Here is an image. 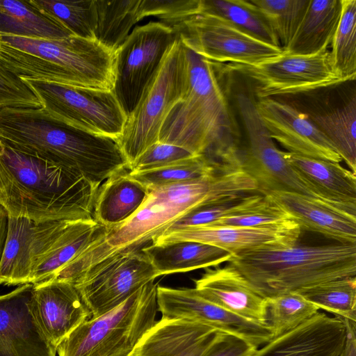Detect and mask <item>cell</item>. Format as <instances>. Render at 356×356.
<instances>
[{"label": "cell", "instance_id": "1", "mask_svg": "<svg viewBox=\"0 0 356 356\" xmlns=\"http://www.w3.org/2000/svg\"><path fill=\"white\" fill-rule=\"evenodd\" d=\"M147 188L148 195L137 212L121 224L104 227L83 251L60 270L61 279L74 282L110 256L142 251L177 220L197 207L259 192L257 182L239 161H227L197 179Z\"/></svg>", "mask_w": 356, "mask_h": 356}, {"label": "cell", "instance_id": "2", "mask_svg": "<svg viewBox=\"0 0 356 356\" xmlns=\"http://www.w3.org/2000/svg\"><path fill=\"white\" fill-rule=\"evenodd\" d=\"M97 186L82 175L0 139V204L37 222L88 220Z\"/></svg>", "mask_w": 356, "mask_h": 356}, {"label": "cell", "instance_id": "3", "mask_svg": "<svg viewBox=\"0 0 356 356\" xmlns=\"http://www.w3.org/2000/svg\"><path fill=\"white\" fill-rule=\"evenodd\" d=\"M0 139L75 172L97 187L114 174L129 169L117 140L67 124L42 106L1 109Z\"/></svg>", "mask_w": 356, "mask_h": 356}, {"label": "cell", "instance_id": "4", "mask_svg": "<svg viewBox=\"0 0 356 356\" xmlns=\"http://www.w3.org/2000/svg\"><path fill=\"white\" fill-rule=\"evenodd\" d=\"M0 65L21 79L113 90L115 51L97 40L0 35Z\"/></svg>", "mask_w": 356, "mask_h": 356}, {"label": "cell", "instance_id": "5", "mask_svg": "<svg viewBox=\"0 0 356 356\" xmlns=\"http://www.w3.org/2000/svg\"><path fill=\"white\" fill-rule=\"evenodd\" d=\"M265 298L356 275V244L298 245L233 255L228 261Z\"/></svg>", "mask_w": 356, "mask_h": 356}, {"label": "cell", "instance_id": "6", "mask_svg": "<svg viewBox=\"0 0 356 356\" xmlns=\"http://www.w3.org/2000/svg\"><path fill=\"white\" fill-rule=\"evenodd\" d=\"M183 47L186 67L185 92L166 117L159 142L181 147L195 155L214 156L234 145L225 138L232 123L216 63L184 44Z\"/></svg>", "mask_w": 356, "mask_h": 356}, {"label": "cell", "instance_id": "7", "mask_svg": "<svg viewBox=\"0 0 356 356\" xmlns=\"http://www.w3.org/2000/svg\"><path fill=\"white\" fill-rule=\"evenodd\" d=\"M158 284L152 281L113 309L86 320L57 346L58 356H130L156 323Z\"/></svg>", "mask_w": 356, "mask_h": 356}, {"label": "cell", "instance_id": "8", "mask_svg": "<svg viewBox=\"0 0 356 356\" xmlns=\"http://www.w3.org/2000/svg\"><path fill=\"white\" fill-rule=\"evenodd\" d=\"M186 86V60L183 44L178 38L169 47L136 107L127 115L122 135L118 140L129 170L139 156L159 141L162 125L171 110L182 99Z\"/></svg>", "mask_w": 356, "mask_h": 356}, {"label": "cell", "instance_id": "9", "mask_svg": "<svg viewBox=\"0 0 356 356\" xmlns=\"http://www.w3.org/2000/svg\"><path fill=\"white\" fill-rule=\"evenodd\" d=\"M41 106L58 120L80 130L118 140L127 115L113 90L22 79Z\"/></svg>", "mask_w": 356, "mask_h": 356}, {"label": "cell", "instance_id": "10", "mask_svg": "<svg viewBox=\"0 0 356 356\" xmlns=\"http://www.w3.org/2000/svg\"><path fill=\"white\" fill-rule=\"evenodd\" d=\"M177 38L170 26L151 21L135 27L115 51L113 92L127 115Z\"/></svg>", "mask_w": 356, "mask_h": 356}, {"label": "cell", "instance_id": "11", "mask_svg": "<svg viewBox=\"0 0 356 356\" xmlns=\"http://www.w3.org/2000/svg\"><path fill=\"white\" fill-rule=\"evenodd\" d=\"M170 26L185 47L216 63L252 65L284 52L282 47L263 42L212 15L196 14Z\"/></svg>", "mask_w": 356, "mask_h": 356}, {"label": "cell", "instance_id": "12", "mask_svg": "<svg viewBox=\"0 0 356 356\" xmlns=\"http://www.w3.org/2000/svg\"><path fill=\"white\" fill-rule=\"evenodd\" d=\"M237 104L247 136V145L243 149L239 148V157L244 170L257 182L259 191H291L325 202L299 177L285 157V152L277 147L258 113L255 102L239 94Z\"/></svg>", "mask_w": 356, "mask_h": 356}, {"label": "cell", "instance_id": "13", "mask_svg": "<svg viewBox=\"0 0 356 356\" xmlns=\"http://www.w3.org/2000/svg\"><path fill=\"white\" fill-rule=\"evenodd\" d=\"M159 277L142 251L115 254L89 267L72 283L91 314L97 317L118 307Z\"/></svg>", "mask_w": 356, "mask_h": 356}, {"label": "cell", "instance_id": "14", "mask_svg": "<svg viewBox=\"0 0 356 356\" xmlns=\"http://www.w3.org/2000/svg\"><path fill=\"white\" fill-rule=\"evenodd\" d=\"M229 66L254 81L259 99L309 92L345 82L334 70L327 49L312 55H293L284 51L259 64Z\"/></svg>", "mask_w": 356, "mask_h": 356}, {"label": "cell", "instance_id": "15", "mask_svg": "<svg viewBox=\"0 0 356 356\" xmlns=\"http://www.w3.org/2000/svg\"><path fill=\"white\" fill-rule=\"evenodd\" d=\"M158 312L167 319H189L240 338L259 348L274 338L266 323L244 318L202 297L194 288L157 286Z\"/></svg>", "mask_w": 356, "mask_h": 356}, {"label": "cell", "instance_id": "16", "mask_svg": "<svg viewBox=\"0 0 356 356\" xmlns=\"http://www.w3.org/2000/svg\"><path fill=\"white\" fill-rule=\"evenodd\" d=\"M301 229L293 220L254 227L191 226L166 232L153 243L193 241L222 248L233 255L252 250L285 248L297 243Z\"/></svg>", "mask_w": 356, "mask_h": 356}, {"label": "cell", "instance_id": "17", "mask_svg": "<svg viewBox=\"0 0 356 356\" xmlns=\"http://www.w3.org/2000/svg\"><path fill=\"white\" fill-rule=\"evenodd\" d=\"M255 106L270 137L288 152L339 163L342 161L308 115L273 98L259 99Z\"/></svg>", "mask_w": 356, "mask_h": 356}, {"label": "cell", "instance_id": "18", "mask_svg": "<svg viewBox=\"0 0 356 356\" xmlns=\"http://www.w3.org/2000/svg\"><path fill=\"white\" fill-rule=\"evenodd\" d=\"M33 285L31 315L44 339L56 349L91 314L71 282L51 280Z\"/></svg>", "mask_w": 356, "mask_h": 356}, {"label": "cell", "instance_id": "19", "mask_svg": "<svg viewBox=\"0 0 356 356\" xmlns=\"http://www.w3.org/2000/svg\"><path fill=\"white\" fill-rule=\"evenodd\" d=\"M33 288L27 283L0 295V356H56L31 315Z\"/></svg>", "mask_w": 356, "mask_h": 356}, {"label": "cell", "instance_id": "20", "mask_svg": "<svg viewBox=\"0 0 356 356\" xmlns=\"http://www.w3.org/2000/svg\"><path fill=\"white\" fill-rule=\"evenodd\" d=\"M345 338L340 317L318 312L261 346L253 356H341Z\"/></svg>", "mask_w": 356, "mask_h": 356}, {"label": "cell", "instance_id": "21", "mask_svg": "<svg viewBox=\"0 0 356 356\" xmlns=\"http://www.w3.org/2000/svg\"><path fill=\"white\" fill-rule=\"evenodd\" d=\"M193 282L195 291L207 300L244 318L266 323V298L233 265L205 268Z\"/></svg>", "mask_w": 356, "mask_h": 356}, {"label": "cell", "instance_id": "22", "mask_svg": "<svg viewBox=\"0 0 356 356\" xmlns=\"http://www.w3.org/2000/svg\"><path fill=\"white\" fill-rule=\"evenodd\" d=\"M222 332L199 321L161 318L143 337L133 356H203Z\"/></svg>", "mask_w": 356, "mask_h": 356}, {"label": "cell", "instance_id": "23", "mask_svg": "<svg viewBox=\"0 0 356 356\" xmlns=\"http://www.w3.org/2000/svg\"><path fill=\"white\" fill-rule=\"evenodd\" d=\"M301 229L321 234L341 243L356 244V216L320 200L286 191L266 193Z\"/></svg>", "mask_w": 356, "mask_h": 356}, {"label": "cell", "instance_id": "24", "mask_svg": "<svg viewBox=\"0 0 356 356\" xmlns=\"http://www.w3.org/2000/svg\"><path fill=\"white\" fill-rule=\"evenodd\" d=\"M285 157L323 200L356 216V174L339 163L288 152Z\"/></svg>", "mask_w": 356, "mask_h": 356}, {"label": "cell", "instance_id": "25", "mask_svg": "<svg viewBox=\"0 0 356 356\" xmlns=\"http://www.w3.org/2000/svg\"><path fill=\"white\" fill-rule=\"evenodd\" d=\"M159 276L216 267L233 254L216 246L193 241L152 243L142 250Z\"/></svg>", "mask_w": 356, "mask_h": 356}, {"label": "cell", "instance_id": "26", "mask_svg": "<svg viewBox=\"0 0 356 356\" xmlns=\"http://www.w3.org/2000/svg\"><path fill=\"white\" fill-rule=\"evenodd\" d=\"M147 195V186L131 177L125 170L117 172L99 186L92 218L105 227L121 224L137 212Z\"/></svg>", "mask_w": 356, "mask_h": 356}, {"label": "cell", "instance_id": "27", "mask_svg": "<svg viewBox=\"0 0 356 356\" xmlns=\"http://www.w3.org/2000/svg\"><path fill=\"white\" fill-rule=\"evenodd\" d=\"M93 218L70 220L48 248L31 265L30 283L51 280L83 251L103 229Z\"/></svg>", "mask_w": 356, "mask_h": 356}, {"label": "cell", "instance_id": "28", "mask_svg": "<svg viewBox=\"0 0 356 356\" xmlns=\"http://www.w3.org/2000/svg\"><path fill=\"white\" fill-rule=\"evenodd\" d=\"M341 0H309L293 37L284 51L312 55L327 49L341 14Z\"/></svg>", "mask_w": 356, "mask_h": 356}, {"label": "cell", "instance_id": "29", "mask_svg": "<svg viewBox=\"0 0 356 356\" xmlns=\"http://www.w3.org/2000/svg\"><path fill=\"white\" fill-rule=\"evenodd\" d=\"M0 35L56 40L73 35L31 0H0Z\"/></svg>", "mask_w": 356, "mask_h": 356}, {"label": "cell", "instance_id": "30", "mask_svg": "<svg viewBox=\"0 0 356 356\" xmlns=\"http://www.w3.org/2000/svg\"><path fill=\"white\" fill-rule=\"evenodd\" d=\"M36 222L8 216V230L0 263V284L30 283V247Z\"/></svg>", "mask_w": 356, "mask_h": 356}, {"label": "cell", "instance_id": "31", "mask_svg": "<svg viewBox=\"0 0 356 356\" xmlns=\"http://www.w3.org/2000/svg\"><path fill=\"white\" fill-rule=\"evenodd\" d=\"M140 0H94L95 40L115 51L141 20Z\"/></svg>", "mask_w": 356, "mask_h": 356}, {"label": "cell", "instance_id": "32", "mask_svg": "<svg viewBox=\"0 0 356 356\" xmlns=\"http://www.w3.org/2000/svg\"><path fill=\"white\" fill-rule=\"evenodd\" d=\"M200 13L219 17L263 42L281 47L270 24L249 0H198Z\"/></svg>", "mask_w": 356, "mask_h": 356}, {"label": "cell", "instance_id": "33", "mask_svg": "<svg viewBox=\"0 0 356 356\" xmlns=\"http://www.w3.org/2000/svg\"><path fill=\"white\" fill-rule=\"evenodd\" d=\"M356 174V99L330 112L309 115Z\"/></svg>", "mask_w": 356, "mask_h": 356}, {"label": "cell", "instance_id": "34", "mask_svg": "<svg viewBox=\"0 0 356 356\" xmlns=\"http://www.w3.org/2000/svg\"><path fill=\"white\" fill-rule=\"evenodd\" d=\"M233 156V154L222 157L197 154L156 169L129 171V175L147 187L188 181L214 172Z\"/></svg>", "mask_w": 356, "mask_h": 356}, {"label": "cell", "instance_id": "35", "mask_svg": "<svg viewBox=\"0 0 356 356\" xmlns=\"http://www.w3.org/2000/svg\"><path fill=\"white\" fill-rule=\"evenodd\" d=\"M341 5L330 55L334 70L347 81L356 76V0H341Z\"/></svg>", "mask_w": 356, "mask_h": 356}, {"label": "cell", "instance_id": "36", "mask_svg": "<svg viewBox=\"0 0 356 356\" xmlns=\"http://www.w3.org/2000/svg\"><path fill=\"white\" fill-rule=\"evenodd\" d=\"M319 309L356 322V277H343L300 292Z\"/></svg>", "mask_w": 356, "mask_h": 356}, {"label": "cell", "instance_id": "37", "mask_svg": "<svg viewBox=\"0 0 356 356\" xmlns=\"http://www.w3.org/2000/svg\"><path fill=\"white\" fill-rule=\"evenodd\" d=\"M319 310L300 293H286L266 298V322L275 337L298 327Z\"/></svg>", "mask_w": 356, "mask_h": 356}, {"label": "cell", "instance_id": "38", "mask_svg": "<svg viewBox=\"0 0 356 356\" xmlns=\"http://www.w3.org/2000/svg\"><path fill=\"white\" fill-rule=\"evenodd\" d=\"M42 12L64 26L74 36L94 39V0H31Z\"/></svg>", "mask_w": 356, "mask_h": 356}, {"label": "cell", "instance_id": "39", "mask_svg": "<svg viewBox=\"0 0 356 356\" xmlns=\"http://www.w3.org/2000/svg\"><path fill=\"white\" fill-rule=\"evenodd\" d=\"M265 18L285 49L306 12L309 0H249Z\"/></svg>", "mask_w": 356, "mask_h": 356}, {"label": "cell", "instance_id": "40", "mask_svg": "<svg viewBox=\"0 0 356 356\" xmlns=\"http://www.w3.org/2000/svg\"><path fill=\"white\" fill-rule=\"evenodd\" d=\"M264 195L262 193H253L197 207L177 220L165 233L186 227L210 225L219 219L251 209L259 203Z\"/></svg>", "mask_w": 356, "mask_h": 356}, {"label": "cell", "instance_id": "41", "mask_svg": "<svg viewBox=\"0 0 356 356\" xmlns=\"http://www.w3.org/2000/svg\"><path fill=\"white\" fill-rule=\"evenodd\" d=\"M251 209L219 219L210 226L254 227L291 220V216L269 195Z\"/></svg>", "mask_w": 356, "mask_h": 356}, {"label": "cell", "instance_id": "42", "mask_svg": "<svg viewBox=\"0 0 356 356\" xmlns=\"http://www.w3.org/2000/svg\"><path fill=\"white\" fill-rule=\"evenodd\" d=\"M198 0H140L141 19L153 16L172 26L197 13Z\"/></svg>", "mask_w": 356, "mask_h": 356}, {"label": "cell", "instance_id": "43", "mask_svg": "<svg viewBox=\"0 0 356 356\" xmlns=\"http://www.w3.org/2000/svg\"><path fill=\"white\" fill-rule=\"evenodd\" d=\"M8 107L39 108L41 104L22 79L0 65V111Z\"/></svg>", "mask_w": 356, "mask_h": 356}, {"label": "cell", "instance_id": "44", "mask_svg": "<svg viewBox=\"0 0 356 356\" xmlns=\"http://www.w3.org/2000/svg\"><path fill=\"white\" fill-rule=\"evenodd\" d=\"M193 156L195 154L181 147L158 141L139 156L129 170L139 172L156 169Z\"/></svg>", "mask_w": 356, "mask_h": 356}, {"label": "cell", "instance_id": "45", "mask_svg": "<svg viewBox=\"0 0 356 356\" xmlns=\"http://www.w3.org/2000/svg\"><path fill=\"white\" fill-rule=\"evenodd\" d=\"M258 348L240 338L222 333L203 356H253Z\"/></svg>", "mask_w": 356, "mask_h": 356}, {"label": "cell", "instance_id": "46", "mask_svg": "<svg viewBox=\"0 0 356 356\" xmlns=\"http://www.w3.org/2000/svg\"><path fill=\"white\" fill-rule=\"evenodd\" d=\"M341 318L346 329L345 342L341 356H356V322Z\"/></svg>", "mask_w": 356, "mask_h": 356}, {"label": "cell", "instance_id": "47", "mask_svg": "<svg viewBox=\"0 0 356 356\" xmlns=\"http://www.w3.org/2000/svg\"><path fill=\"white\" fill-rule=\"evenodd\" d=\"M8 215L6 209L0 204V263L6 243L8 230Z\"/></svg>", "mask_w": 356, "mask_h": 356}, {"label": "cell", "instance_id": "48", "mask_svg": "<svg viewBox=\"0 0 356 356\" xmlns=\"http://www.w3.org/2000/svg\"><path fill=\"white\" fill-rule=\"evenodd\" d=\"M130 356H133L132 355H131Z\"/></svg>", "mask_w": 356, "mask_h": 356}]
</instances>
